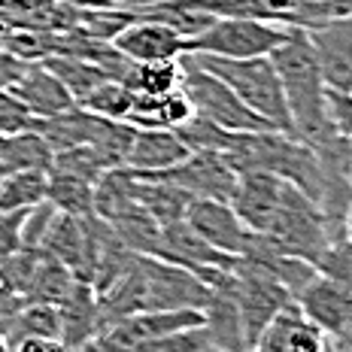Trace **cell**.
Wrapping results in <instances>:
<instances>
[{"instance_id": "13", "label": "cell", "mask_w": 352, "mask_h": 352, "mask_svg": "<svg viewBox=\"0 0 352 352\" xmlns=\"http://www.w3.org/2000/svg\"><path fill=\"white\" fill-rule=\"evenodd\" d=\"M10 91L28 107V113H31L34 119H49V116H58V113H64V109L76 107L73 94L64 88V82L43 61L25 64V70H21V76L12 82Z\"/></svg>"}, {"instance_id": "33", "label": "cell", "mask_w": 352, "mask_h": 352, "mask_svg": "<svg viewBox=\"0 0 352 352\" xmlns=\"http://www.w3.org/2000/svg\"><path fill=\"white\" fill-rule=\"evenodd\" d=\"M210 346V334L204 325L195 328H182V331H170L155 340H146L131 352H204Z\"/></svg>"}, {"instance_id": "25", "label": "cell", "mask_w": 352, "mask_h": 352, "mask_svg": "<svg viewBox=\"0 0 352 352\" xmlns=\"http://www.w3.org/2000/svg\"><path fill=\"white\" fill-rule=\"evenodd\" d=\"M46 201L67 216H91L94 212V182L67 173H49Z\"/></svg>"}, {"instance_id": "6", "label": "cell", "mask_w": 352, "mask_h": 352, "mask_svg": "<svg viewBox=\"0 0 352 352\" xmlns=\"http://www.w3.org/2000/svg\"><path fill=\"white\" fill-rule=\"evenodd\" d=\"M231 276H234L231 292H234V304H237V313H240V325H243L246 346H252L255 337L264 331V325H267L285 304H292V295L258 261L237 258Z\"/></svg>"}, {"instance_id": "43", "label": "cell", "mask_w": 352, "mask_h": 352, "mask_svg": "<svg viewBox=\"0 0 352 352\" xmlns=\"http://www.w3.org/2000/svg\"><path fill=\"white\" fill-rule=\"evenodd\" d=\"M140 3H161V0H137V6H140Z\"/></svg>"}, {"instance_id": "42", "label": "cell", "mask_w": 352, "mask_h": 352, "mask_svg": "<svg viewBox=\"0 0 352 352\" xmlns=\"http://www.w3.org/2000/svg\"><path fill=\"white\" fill-rule=\"evenodd\" d=\"M0 352H6V337L0 334Z\"/></svg>"}, {"instance_id": "39", "label": "cell", "mask_w": 352, "mask_h": 352, "mask_svg": "<svg viewBox=\"0 0 352 352\" xmlns=\"http://www.w3.org/2000/svg\"><path fill=\"white\" fill-rule=\"evenodd\" d=\"M21 70H25V61H19V58L0 49V88H12V82L21 76Z\"/></svg>"}, {"instance_id": "26", "label": "cell", "mask_w": 352, "mask_h": 352, "mask_svg": "<svg viewBox=\"0 0 352 352\" xmlns=\"http://www.w3.org/2000/svg\"><path fill=\"white\" fill-rule=\"evenodd\" d=\"M6 346L25 337H61V316H58V307L52 304H21L19 313L12 316L10 328H6Z\"/></svg>"}, {"instance_id": "34", "label": "cell", "mask_w": 352, "mask_h": 352, "mask_svg": "<svg viewBox=\"0 0 352 352\" xmlns=\"http://www.w3.org/2000/svg\"><path fill=\"white\" fill-rule=\"evenodd\" d=\"M192 116H195V107H192V100H188V94L182 91V85L158 98V128L173 131V128H179V124H186Z\"/></svg>"}, {"instance_id": "27", "label": "cell", "mask_w": 352, "mask_h": 352, "mask_svg": "<svg viewBox=\"0 0 352 352\" xmlns=\"http://www.w3.org/2000/svg\"><path fill=\"white\" fill-rule=\"evenodd\" d=\"M58 31H40V28H10L0 40V49L25 64H40L55 55Z\"/></svg>"}, {"instance_id": "38", "label": "cell", "mask_w": 352, "mask_h": 352, "mask_svg": "<svg viewBox=\"0 0 352 352\" xmlns=\"http://www.w3.org/2000/svg\"><path fill=\"white\" fill-rule=\"evenodd\" d=\"M6 352H67L61 340H52V337H25V340H16L6 346Z\"/></svg>"}, {"instance_id": "35", "label": "cell", "mask_w": 352, "mask_h": 352, "mask_svg": "<svg viewBox=\"0 0 352 352\" xmlns=\"http://www.w3.org/2000/svg\"><path fill=\"white\" fill-rule=\"evenodd\" d=\"M34 128V116L21 104L10 88H0V137L19 134V131Z\"/></svg>"}, {"instance_id": "10", "label": "cell", "mask_w": 352, "mask_h": 352, "mask_svg": "<svg viewBox=\"0 0 352 352\" xmlns=\"http://www.w3.org/2000/svg\"><path fill=\"white\" fill-rule=\"evenodd\" d=\"M186 225L197 237H204L219 252H228L243 258L252 246L255 231H249L243 219L234 212L228 201H207V197H195L186 210Z\"/></svg>"}, {"instance_id": "40", "label": "cell", "mask_w": 352, "mask_h": 352, "mask_svg": "<svg viewBox=\"0 0 352 352\" xmlns=\"http://www.w3.org/2000/svg\"><path fill=\"white\" fill-rule=\"evenodd\" d=\"M331 346L334 349H352V313L343 319V325L331 334Z\"/></svg>"}, {"instance_id": "1", "label": "cell", "mask_w": 352, "mask_h": 352, "mask_svg": "<svg viewBox=\"0 0 352 352\" xmlns=\"http://www.w3.org/2000/svg\"><path fill=\"white\" fill-rule=\"evenodd\" d=\"M270 61L276 67L283 85L285 109H289L292 122V137L304 140L307 146H322L334 140V128L328 122L325 109V79H322V67L316 49L310 43V34L304 28H292L289 36L270 52Z\"/></svg>"}, {"instance_id": "28", "label": "cell", "mask_w": 352, "mask_h": 352, "mask_svg": "<svg viewBox=\"0 0 352 352\" xmlns=\"http://www.w3.org/2000/svg\"><path fill=\"white\" fill-rule=\"evenodd\" d=\"M79 107L88 109V113L100 116V119H116V122H124L131 113V107H134V91H131L128 85L116 82V79H107V82H100L94 91H88L82 100H79Z\"/></svg>"}, {"instance_id": "2", "label": "cell", "mask_w": 352, "mask_h": 352, "mask_svg": "<svg viewBox=\"0 0 352 352\" xmlns=\"http://www.w3.org/2000/svg\"><path fill=\"white\" fill-rule=\"evenodd\" d=\"M186 58L192 64H197V67L210 70L212 76L222 79V82L228 85L255 116H261L267 124H274L276 131L292 134V122H289V109H285L283 85H280V76H276V67H274V61H270V55L234 61V58L186 52Z\"/></svg>"}, {"instance_id": "8", "label": "cell", "mask_w": 352, "mask_h": 352, "mask_svg": "<svg viewBox=\"0 0 352 352\" xmlns=\"http://www.w3.org/2000/svg\"><path fill=\"white\" fill-rule=\"evenodd\" d=\"M195 325H204L201 310H140L107 325L94 337V346L100 352H131L146 340H155V337Z\"/></svg>"}, {"instance_id": "29", "label": "cell", "mask_w": 352, "mask_h": 352, "mask_svg": "<svg viewBox=\"0 0 352 352\" xmlns=\"http://www.w3.org/2000/svg\"><path fill=\"white\" fill-rule=\"evenodd\" d=\"M43 258V249H31V246H19L16 252H10L0 261V285H3L10 295L25 298L28 285L34 280V270Z\"/></svg>"}, {"instance_id": "18", "label": "cell", "mask_w": 352, "mask_h": 352, "mask_svg": "<svg viewBox=\"0 0 352 352\" xmlns=\"http://www.w3.org/2000/svg\"><path fill=\"white\" fill-rule=\"evenodd\" d=\"M134 173V170H131ZM134 201L155 219L158 225H170L186 219L188 204L195 201L188 192L164 179H152V176H137L134 173Z\"/></svg>"}, {"instance_id": "44", "label": "cell", "mask_w": 352, "mask_h": 352, "mask_svg": "<svg viewBox=\"0 0 352 352\" xmlns=\"http://www.w3.org/2000/svg\"><path fill=\"white\" fill-rule=\"evenodd\" d=\"M3 176H6V170H3V164H0V179H3Z\"/></svg>"}, {"instance_id": "20", "label": "cell", "mask_w": 352, "mask_h": 352, "mask_svg": "<svg viewBox=\"0 0 352 352\" xmlns=\"http://www.w3.org/2000/svg\"><path fill=\"white\" fill-rule=\"evenodd\" d=\"M73 283H76V276H73L61 261H55L52 255L43 252V258L34 270V280H31V285H28V292H25L21 300H25V304H52V307H58L64 298H67Z\"/></svg>"}, {"instance_id": "24", "label": "cell", "mask_w": 352, "mask_h": 352, "mask_svg": "<svg viewBox=\"0 0 352 352\" xmlns=\"http://www.w3.org/2000/svg\"><path fill=\"white\" fill-rule=\"evenodd\" d=\"M49 70L55 73L58 79L64 82V88L73 94V100H82L88 91H94L100 82H107V73L104 67H98L94 61H88V58H76V55H49L46 61Z\"/></svg>"}, {"instance_id": "14", "label": "cell", "mask_w": 352, "mask_h": 352, "mask_svg": "<svg viewBox=\"0 0 352 352\" xmlns=\"http://www.w3.org/2000/svg\"><path fill=\"white\" fill-rule=\"evenodd\" d=\"M188 155V146L170 128H134V140L124 155V167L134 173H161L179 164Z\"/></svg>"}, {"instance_id": "46", "label": "cell", "mask_w": 352, "mask_h": 352, "mask_svg": "<svg viewBox=\"0 0 352 352\" xmlns=\"http://www.w3.org/2000/svg\"><path fill=\"white\" fill-rule=\"evenodd\" d=\"M334 352H352V349H334Z\"/></svg>"}, {"instance_id": "3", "label": "cell", "mask_w": 352, "mask_h": 352, "mask_svg": "<svg viewBox=\"0 0 352 352\" xmlns=\"http://www.w3.org/2000/svg\"><path fill=\"white\" fill-rule=\"evenodd\" d=\"M264 237L274 246H280L283 252L307 258L316 267L319 255L325 252V246L337 237L334 228L328 225L325 212L313 197H307L300 188H295L292 182H285L280 207H276L274 219H270Z\"/></svg>"}, {"instance_id": "21", "label": "cell", "mask_w": 352, "mask_h": 352, "mask_svg": "<svg viewBox=\"0 0 352 352\" xmlns=\"http://www.w3.org/2000/svg\"><path fill=\"white\" fill-rule=\"evenodd\" d=\"M49 173L43 170H12L0 179V212H21L46 201Z\"/></svg>"}, {"instance_id": "36", "label": "cell", "mask_w": 352, "mask_h": 352, "mask_svg": "<svg viewBox=\"0 0 352 352\" xmlns=\"http://www.w3.org/2000/svg\"><path fill=\"white\" fill-rule=\"evenodd\" d=\"M325 109H328V122H331L334 134L343 143L352 146V94L349 91H325Z\"/></svg>"}, {"instance_id": "12", "label": "cell", "mask_w": 352, "mask_h": 352, "mask_svg": "<svg viewBox=\"0 0 352 352\" xmlns=\"http://www.w3.org/2000/svg\"><path fill=\"white\" fill-rule=\"evenodd\" d=\"M304 31L310 34V43L316 49L325 88L352 94V16Z\"/></svg>"}, {"instance_id": "17", "label": "cell", "mask_w": 352, "mask_h": 352, "mask_svg": "<svg viewBox=\"0 0 352 352\" xmlns=\"http://www.w3.org/2000/svg\"><path fill=\"white\" fill-rule=\"evenodd\" d=\"M100 128V116L88 113L82 107H70L49 119H34V131H40L43 140L52 146V152H64L73 146H91Z\"/></svg>"}, {"instance_id": "31", "label": "cell", "mask_w": 352, "mask_h": 352, "mask_svg": "<svg viewBox=\"0 0 352 352\" xmlns=\"http://www.w3.org/2000/svg\"><path fill=\"white\" fill-rule=\"evenodd\" d=\"M188 3L212 19H264L283 25V16L270 10L264 0H188Z\"/></svg>"}, {"instance_id": "45", "label": "cell", "mask_w": 352, "mask_h": 352, "mask_svg": "<svg viewBox=\"0 0 352 352\" xmlns=\"http://www.w3.org/2000/svg\"><path fill=\"white\" fill-rule=\"evenodd\" d=\"M349 188H352V164H349Z\"/></svg>"}, {"instance_id": "22", "label": "cell", "mask_w": 352, "mask_h": 352, "mask_svg": "<svg viewBox=\"0 0 352 352\" xmlns=\"http://www.w3.org/2000/svg\"><path fill=\"white\" fill-rule=\"evenodd\" d=\"M134 94H146V98H161V94L173 91L182 85V64L176 61H146V64H131L128 76L122 79Z\"/></svg>"}, {"instance_id": "41", "label": "cell", "mask_w": 352, "mask_h": 352, "mask_svg": "<svg viewBox=\"0 0 352 352\" xmlns=\"http://www.w3.org/2000/svg\"><path fill=\"white\" fill-rule=\"evenodd\" d=\"M340 234L352 240V201L346 204V210H343V216H340Z\"/></svg>"}, {"instance_id": "5", "label": "cell", "mask_w": 352, "mask_h": 352, "mask_svg": "<svg viewBox=\"0 0 352 352\" xmlns=\"http://www.w3.org/2000/svg\"><path fill=\"white\" fill-rule=\"evenodd\" d=\"M179 64H182V91L192 100L195 116H201V119L219 124V128H225V131H234V134L276 131L274 124H267L261 116H255L252 109H249L222 79L212 76L210 70L192 64L186 55H179Z\"/></svg>"}, {"instance_id": "15", "label": "cell", "mask_w": 352, "mask_h": 352, "mask_svg": "<svg viewBox=\"0 0 352 352\" xmlns=\"http://www.w3.org/2000/svg\"><path fill=\"white\" fill-rule=\"evenodd\" d=\"M295 304H298V310L304 313V319L313 322L316 328H322L328 337H331L337 328L343 325V319L352 313V295L343 285H337L334 280L322 276L319 270H316V276L300 289Z\"/></svg>"}, {"instance_id": "23", "label": "cell", "mask_w": 352, "mask_h": 352, "mask_svg": "<svg viewBox=\"0 0 352 352\" xmlns=\"http://www.w3.org/2000/svg\"><path fill=\"white\" fill-rule=\"evenodd\" d=\"M109 228H113V234L134 255H152L158 246V237H161V225L140 207V204H134V207L124 210L122 216H116L113 222H109Z\"/></svg>"}, {"instance_id": "16", "label": "cell", "mask_w": 352, "mask_h": 352, "mask_svg": "<svg viewBox=\"0 0 352 352\" xmlns=\"http://www.w3.org/2000/svg\"><path fill=\"white\" fill-rule=\"evenodd\" d=\"M58 316H61V337L64 349L91 343L100 331V313H98V295H94L91 283L76 280L67 298L58 304Z\"/></svg>"}, {"instance_id": "30", "label": "cell", "mask_w": 352, "mask_h": 352, "mask_svg": "<svg viewBox=\"0 0 352 352\" xmlns=\"http://www.w3.org/2000/svg\"><path fill=\"white\" fill-rule=\"evenodd\" d=\"M107 170L109 167L91 146H73V149L55 152L52 167H49V173H67V176H79V179H88V182H98Z\"/></svg>"}, {"instance_id": "4", "label": "cell", "mask_w": 352, "mask_h": 352, "mask_svg": "<svg viewBox=\"0 0 352 352\" xmlns=\"http://www.w3.org/2000/svg\"><path fill=\"white\" fill-rule=\"evenodd\" d=\"M295 25L264 19H212L201 34L188 36L186 52L195 55H216V58H261L270 55L289 36Z\"/></svg>"}, {"instance_id": "32", "label": "cell", "mask_w": 352, "mask_h": 352, "mask_svg": "<svg viewBox=\"0 0 352 352\" xmlns=\"http://www.w3.org/2000/svg\"><path fill=\"white\" fill-rule=\"evenodd\" d=\"M316 270L322 276H328V280H334L337 285H343L352 295V240L337 234L331 243L325 246V252L319 255Z\"/></svg>"}, {"instance_id": "7", "label": "cell", "mask_w": 352, "mask_h": 352, "mask_svg": "<svg viewBox=\"0 0 352 352\" xmlns=\"http://www.w3.org/2000/svg\"><path fill=\"white\" fill-rule=\"evenodd\" d=\"M143 280V310H201L207 307L212 289L204 280H197L192 270L176 264L140 255L137 258Z\"/></svg>"}, {"instance_id": "37", "label": "cell", "mask_w": 352, "mask_h": 352, "mask_svg": "<svg viewBox=\"0 0 352 352\" xmlns=\"http://www.w3.org/2000/svg\"><path fill=\"white\" fill-rule=\"evenodd\" d=\"M21 219H25V210L21 212H0V261L21 246V237H19Z\"/></svg>"}, {"instance_id": "19", "label": "cell", "mask_w": 352, "mask_h": 352, "mask_svg": "<svg viewBox=\"0 0 352 352\" xmlns=\"http://www.w3.org/2000/svg\"><path fill=\"white\" fill-rule=\"evenodd\" d=\"M52 158H55L52 146L43 140V134L34 128L19 131V134H10V137H0V164H3L6 173H12V170L49 173Z\"/></svg>"}, {"instance_id": "11", "label": "cell", "mask_w": 352, "mask_h": 352, "mask_svg": "<svg viewBox=\"0 0 352 352\" xmlns=\"http://www.w3.org/2000/svg\"><path fill=\"white\" fill-rule=\"evenodd\" d=\"M113 46L134 64L176 61L179 55H186V36L155 19H134L113 36Z\"/></svg>"}, {"instance_id": "9", "label": "cell", "mask_w": 352, "mask_h": 352, "mask_svg": "<svg viewBox=\"0 0 352 352\" xmlns=\"http://www.w3.org/2000/svg\"><path fill=\"white\" fill-rule=\"evenodd\" d=\"M146 176L173 182V186H179L182 192H188L192 197H207V201H231L240 179L222 152H188L179 164L167 167L161 173H146Z\"/></svg>"}]
</instances>
